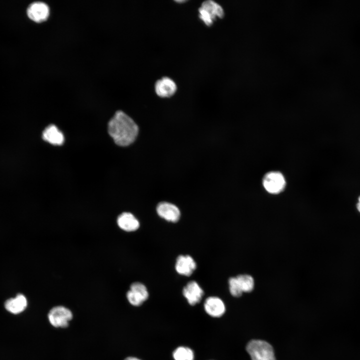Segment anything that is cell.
I'll use <instances>...</instances> for the list:
<instances>
[{
  "instance_id": "cell-12",
  "label": "cell",
  "mask_w": 360,
  "mask_h": 360,
  "mask_svg": "<svg viewBox=\"0 0 360 360\" xmlns=\"http://www.w3.org/2000/svg\"><path fill=\"white\" fill-rule=\"evenodd\" d=\"M116 222L120 229L126 232L136 231L140 226L138 220L130 212H124L120 214Z\"/></svg>"
},
{
  "instance_id": "cell-13",
  "label": "cell",
  "mask_w": 360,
  "mask_h": 360,
  "mask_svg": "<svg viewBox=\"0 0 360 360\" xmlns=\"http://www.w3.org/2000/svg\"><path fill=\"white\" fill-rule=\"evenodd\" d=\"M28 301L26 296L21 294L14 298L8 299L4 304L6 309L13 314H18L23 312L26 308Z\"/></svg>"
},
{
  "instance_id": "cell-20",
  "label": "cell",
  "mask_w": 360,
  "mask_h": 360,
  "mask_svg": "<svg viewBox=\"0 0 360 360\" xmlns=\"http://www.w3.org/2000/svg\"><path fill=\"white\" fill-rule=\"evenodd\" d=\"M356 206L358 210L360 212V196L358 198V202L357 203Z\"/></svg>"
},
{
  "instance_id": "cell-5",
  "label": "cell",
  "mask_w": 360,
  "mask_h": 360,
  "mask_svg": "<svg viewBox=\"0 0 360 360\" xmlns=\"http://www.w3.org/2000/svg\"><path fill=\"white\" fill-rule=\"evenodd\" d=\"M126 296L130 304L138 306L148 300L149 294L146 286L144 284L136 282L130 284Z\"/></svg>"
},
{
  "instance_id": "cell-17",
  "label": "cell",
  "mask_w": 360,
  "mask_h": 360,
  "mask_svg": "<svg viewBox=\"0 0 360 360\" xmlns=\"http://www.w3.org/2000/svg\"><path fill=\"white\" fill-rule=\"evenodd\" d=\"M174 360H194V354L190 348L180 346L176 348L172 352Z\"/></svg>"
},
{
  "instance_id": "cell-16",
  "label": "cell",
  "mask_w": 360,
  "mask_h": 360,
  "mask_svg": "<svg viewBox=\"0 0 360 360\" xmlns=\"http://www.w3.org/2000/svg\"><path fill=\"white\" fill-rule=\"evenodd\" d=\"M236 278L243 293L250 292L253 290L255 282L254 278L251 275L240 274L236 276Z\"/></svg>"
},
{
  "instance_id": "cell-10",
  "label": "cell",
  "mask_w": 360,
  "mask_h": 360,
  "mask_svg": "<svg viewBox=\"0 0 360 360\" xmlns=\"http://www.w3.org/2000/svg\"><path fill=\"white\" fill-rule=\"evenodd\" d=\"M204 310L210 316L218 318L222 316L226 312V306L223 300L216 296L207 298L204 304Z\"/></svg>"
},
{
  "instance_id": "cell-4",
  "label": "cell",
  "mask_w": 360,
  "mask_h": 360,
  "mask_svg": "<svg viewBox=\"0 0 360 360\" xmlns=\"http://www.w3.org/2000/svg\"><path fill=\"white\" fill-rule=\"evenodd\" d=\"M72 318V312L68 308L58 306L49 312L48 318L50 324L55 328H66Z\"/></svg>"
},
{
  "instance_id": "cell-2",
  "label": "cell",
  "mask_w": 360,
  "mask_h": 360,
  "mask_svg": "<svg viewBox=\"0 0 360 360\" xmlns=\"http://www.w3.org/2000/svg\"><path fill=\"white\" fill-rule=\"evenodd\" d=\"M246 350L252 360H276L272 346L266 341L252 340L247 344Z\"/></svg>"
},
{
  "instance_id": "cell-8",
  "label": "cell",
  "mask_w": 360,
  "mask_h": 360,
  "mask_svg": "<svg viewBox=\"0 0 360 360\" xmlns=\"http://www.w3.org/2000/svg\"><path fill=\"white\" fill-rule=\"evenodd\" d=\"M182 293L188 302L194 306L200 302L204 291L197 282L190 280L183 288Z\"/></svg>"
},
{
  "instance_id": "cell-15",
  "label": "cell",
  "mask_w": 360,
  "mask_h": 360,
  "mask_svg": "<svg viewBox=\"0 0 360 360\" xmlns=\"http://www.w3.org/2000/svg\"><path fill=\"white\" fill-rule=\"evenodd\" d=\"M208 12L210 16L215 20L216 18H222L224 16V10L220 5L214 1L208 0L204 2L200 6Z\"/></svg>"
},
{
  "instance_id": "cell-7",
  "label": "cell",
  "mask_w": 360,
  "mask_h": 360,
  "mask_svg": "<svg viewBox=\"0 0 360 360\" xmlns=\"http://www.w3.org/2000/svg\"><path fill=\"white\" fill-rule=\"evenodd\" d=\"M196 266V263L191 256L180 254L176 258L174 268L180 275L190 276L195 271Z\"/></svg>"
},
{
  "instance_id": "cell-6",
  "label": "cell",
  "mask_w": 360,
  "mask_h": 360,
  "mask_svg": "<svg viewBox=\"0 0 360 360\" xmlns=\"http://www.w3.org/2000/svg\"><path fill=\"white\" fill-rule=\"evenodd\" d=\"M158 215L166 222L176 223L179 221L181 213L175 204L166 202H160L156 207Z\"/></svg>"
},
{
  "instance_id": "cell-14",
  "label": "cell",
  "mask_w": 360,
  "mask_h": 360,
  "mask_svg": "<svg viewBox=\"0 0 360 360\" xmlns=\"http://www.w3.org/2000/svg\"><path fill=\"white\" fill-rule=\"evenodd\" d=\"M43 140L54 145H61L64 142L62 133L54 124H50L45 128L42 134Z\"/></svg>"
},
{
  "instance_id": "cell-9",
  "label": "cell",
  "mask_w": 360,
  "mask_h": 360,
  "mask_svg": "<svg viewBox=\"0 0 360 360\" xmlns=\"http://www.w3.org/2000/svg\"><path fill=\"white\" fill-rule=\"evenodd\" d=\"M28 18L36 22L46 20L50 14L48 5L42 2H36L31 4L27 9Z\"/></svg>"
},
{
  "instance_id": "cell-19",
  "label": "cell",
  "mask_w": 360,
  "mask_h": 360,
  "mask_svg": "<svg viewBox=\"0 0 360 360\" xmlns=\"http://www.w3.org/2000/svg\"><path fill=\"white\" fill-rule=\"evenodd\" d=\"M124 360H141L136 357L129 356L126 358Z\"/></svg>"
},
{
  "instance_id": "cell-1",
  "label": "cell",
  "mask_w": 360,
  "mask_h": 360,
  "mask_svg": "<svg viewBox=\"0 0 360 360\" xmlns=\"http://www.w3.org/2000/svg\"><path fill=\"white\" fill-rule=\"evenodd\" d=\"M108 132L116 144L126 146L135 140L138 128L131 118L118 110L108 122Z\"/></svg>"
},
{
  "instance_id": "cell-11",
  "label": "cell",
  "mask_w": 360,
  "mask_h": 360,
  "mask_svg": "<svg viewBox=\"0 0 360 360\" xmlns=\"http://www.w3.org/2000/svg\"><path fill=\"white\" fill-rule=\"evenodd\" d=\"M154 89L158 96L162 98H168L176 93L177 86L172 79L165 76L156 82Z\"/></svg>"
},
{
  "instance_id": "cell-18",
  "label": "cell",
  "mask_w": 360,
  "mask_h": 360,
  "mask_svg": "<svg viewBox=\"0 0 360 360\" xmlns=\"http://www.w3.org/2000/svg\"><path fill=\"white\" fill-rule=\"evenodd\" d=\"M228 289L231 295L234 297H240L242 292L236 276L230 277L228 280Z\"/></svg>"
},
{
  "instance_id": "cell-21",
  "label": "cell",
  "mask_w": 360,
  "mask_h": 360,
  "mask_svg": "<svg viewBox=\"0 0 360 360\" xmlns=\"http://www.w3.org/2000/svg\"><path fill=\"white\" fill-rule=\"evenodd\" d=\"M185 0H177L176 2H185Z\"/></svg>"
},
{
  "instance_id": "cell-3",
  "label": "cell",
  "mask_w": 360,
  "mask_h": 360,
  "mask_svg": "<svg viewBox=\"0 0 360 360\" xmlns=\"http://www.w3.org/2000/svg\"><path fill=\"white\" fill-rule=\"evenodd\" d=\"M286 184L283 174L276 171L266 173L262 179V185L267 192L277 194L282 192Z\"/></svg>"
}]
</instances>
